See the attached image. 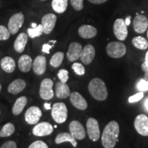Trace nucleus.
<instances>
[{"instance_id":"obj_27","label":"nucleus","mask_w":148,"mask_h":148,"mask_svg":"<svg viewBox=\"0 0 148 148\" xmlns=\"http://www.w3.org/2000/svg\"><path fill=\"white\" fill-rule=\"evenodd\" d=\"M68 6V0H52L51 7L56 13L62 14L64 12Z\"/></svg>"},{"instance_id":"obj_33","label":"nucleus","mask_w":148,"mask_h":148,"mask_svg":"<svg viewBox=\"0 0 148 148\" xmlns=\"http://www.w3.org/2000/svg\"><path fill=\"white\" fill-rule=\"evenodd\" d=\"M10 32L3 25H0V40H6L10 38Z\"/></svg>"},{"instance_id":"obj_2","label":"nucleus","mask_w":148,"mask_h":148,"mask_svg":"<svg viewBox=\"0 0 148 148\" xmlns=\"http://www.w3.org/2000/svg\"><path fill=\"white\" fill-rule=\"evenodd\" d=\"M90 94L94 99L98 101H104L108 97V90L106 84L102 79L95 77L90 80L88 86Z\"/></svg>"},{"instance_id":"obj_40","label":"nucleus","mask_w":148,"mask_h":148,"mask_svg":"<svg viewBox=\"0 0 148 148\" xmlns=\"http://www.w3.org/2000/svg\"><path fill=\"white\" fill-rule=\"evenodd\" d=\"M52 47H53V45H50L49 43L44 44V45H42V51L46 53H49V50H50L51 48Z\"/></svg>"},{"instance_id":"obj_22","label":"nucleus","mask_w":148,"mask_h":148,"mask_svg":"<svg viewBox=\"0 0 148 148\" xmlns=\"http://www.w3.org/2000/svg\"><path fill=\"white\" fill-rule=\"evenodd\" d=\"M18 65L20 71L27 73L30 71L32 65V60L28 55H23L20 57L18 61Z\"/></svg>"},{"instance_id":"obj_34","label":"nucleus","mask_w":148,"mask_h":148,"mask_svg":"<svg viewBox=\"0 0 148 148\" xmlns=\"http://www.w3.org/2000/svg\"><path fill=\"white\" fill-rule=\"evenodd\" d=\"M58 77L60 82L66 83L67 80L69 79V72H68L67 70L64 69L59 70L58 73Z\"/></svg>"},{"instance_id":"obj_46","label":"nucleus","mask_w":148,"mask_h":148,"mask_svg":"<svg viewBox=\"0 0 148 148\" xmlns=\"http://www.w3.org/2000/svg\"><path fill=\"white\" fill-rule=\"evenodd\" d=\"M31 25H32V28H34V27H36V26H37V25H36V23H32V24H31Z\"/></svg>"},{"instance_id":"obj_28","label":"nucleus","mask_w":148,"mask_h":148,"mask_svg":"<svg viewBox=\"0 0 148 148\" xmlns=\"http://www.w3.org/2000/svg\"><path fill=\"white\" fill-rule=\"evenodd\" d=\"M132 45L140 50H145L148 48V41L143 36H135L132 40Z\"/></svg>"},{"instance_id":"obj_44","label":"nucleus","mask_w":148,"mask_h":148,"mask_svg":"<svg viewBox=\"0 0 148 148\" xmlns=\"http://www.w3.org/2000/svg\"><path fill=\"white\" fill-rule=\"evenodd\" d=\"M125 22V24H126L127 25H129L130 24V16H128V17H127L125 18V20H124Z\"/></svg>"},{"instance_id":"obj_15","label":"nucleus","mask_w":148,"mask_h":148,"mask_svg":"<svg viewBox=\"0 0 148 148\" xmlns=\"http://www.w3.org/2000/svg\"><path fill=\"white\" fill-rule=\"evenodd\" d=\"M133 27L138 34H143L148 28V19L143 14H138L133 20Z\"/></svg>"},{"instance_id":"obj_43","label":"nucleus","mask_w":148,"mask_h":148,"mask_svg":"<svg viewBox=\"0 0 148 148\" xmlns=\"http://www.w3.org/2000/svg\"><path fill=\"white\" fill-rule=\"evenodd\" d=\"M144 63L148 66V51L146 52L145 57V62H144Z\"/></svg>"},{"instance_id":"obj_12","label":"nucleus","mask_w":148,"mask_h":148,"mask_svg":"<svg viewBox=\"0 0 148 148\" xmlns=\"http://www.w3.org/2000/svg\"><path fill=\"white\" fill-rule=\"evenodd\" d=\"M53 127L48 122H40L36 123L32 129V133L36 136H45L51 134Z\"/></svg>"},{"instance_id":"obj_47","label":"nucleus","mask_w":148,"mask_h":148,"mask_svg":"<svg viewBox=\"0 0 148 148\" xmlns=\"http://www.w3.org/2000/svg\"><path fill=\"white\" fill-rule=\"evenodd\" d=\"M1 85L0 84V92H1Z\"/></svg>"},{"instance_id":"obj_23","label":"nucleus","mask_w":148,"mask_h":148,"mask_svg":"<svg viewBox=\"0 0 148 148\" xmlns=\"http://www.w3.org/2000/svg\"><path fill=\"white\" fill-rule=\"evenodd\" d=\"M27 38L28 37L25 33L22 32L18 35L14 42V48L16 52L22 53L24 51L27 42Z\"/></svg>"},{"instance_id":"obj_32","label":"nucleus","mask_w":148,"mask_h":148,"mask_svg":"<svg viewBox=\"0 0 148 148\" xmlns=\"http://www.w3.org/2000/svg\"><path fill=\"white\" fill-rule=\"evenodd\" d=\"M71 68L73 70L74 73L76 74V75H79V76H82V75H84L85 68L81 63H79V62H74V63L72 64Z\"/></svg>"},{"instance_id":"obj_37","label":"nucleus","mask_w":148,"mask_h":148,"mask_svg":"<svg viewBox=\"0 0 148 148\" xmlns=\"http://www.w3.org/2000/svg\"><path fill=\"white\" fill-rule=\"evenodd\" d=\"M143 96H144L143 92H141V91L138 92V93L134 94V95L130 96V97L128 98L129 103H134V102H136V101H138L143 97Z\"/></svg>"},{"instance_id":"obj_29","label":"nucleus","mask_w":148,"mask_h":148,"mask_svg":"<svg viewBox=\"0 0 148 148\" xmlns=\"http://www.w3.org/2000/svg\"><path fill=\"white\" fill-rule=\"evenodd\" d=\"M64 54L62 51H58V52L55 53L50 59L49 63L53 67L58 68L61 65L62 61H63Z\"/></svg>"},{"instance_id":"obj_30","label":"nucleus","mask_w":148,"mask_h":148,"mask_svg":"<svg viewBox=\"0 0 148 148\" xmlns=\"http://www.w3.org/2000/svg\"><path fill=\"white\" fill-rule=\"evenodd\" d=\"M15 131V127L11 123H7L3 125L0 131V137H8L13 134Z\"/></svg>"},{"instance_id":"obj_21","label":"nucleus","mask_w":148,"mask_h":148,"mask_svg":"<svg viewBox=\"0 0 148 148\" xmlns=\"http://www.w3.org/2000/svg\"><path fill=\"white\" fill-rule=\"evenodd\" d=\"M71 91L66 83L59 82L56 85V95L59 99H65L69 97Z\"/></svg>"},{"instance_id":"obj_41","label":"nucleus","mask_w":148,"mask_h":148,"mask_svg":"<svg viewBox=\"0 0 148 148\" xmlns=\"http://www.w3.org/2000/svg\"><path fill=\"white\" fill-rule=\"evenodd\" d=\"M88 1L93 4H101V3L106 2L108 0H88Z\"/></svg>"},{"instance_id":"obj_49","label":"nucleus","mask_w":148,"mask_h":148,"mask_svg":"<svg viewBox=\"0 0 148 148\" xmlns=\"http://www.w3.org/2000/svg\"><path fill=\"white\" fill-rule=\"evenodd\" d=\"M41 1H45V0H41Z\"/></svg>"},{"instance_id":"obj_16","label":"nucleus","mask_w":148,"mask_h":148,"mask_svg":"<svg viewBox=\"0 0 148 148\" xmlns=\"http://www.w3.org/2000/svg\"><path fill=\"white\" fill-rule=\"evenodd\" d=\"M70 101L72 105L80 110H84L87 108L88 103L84 97L77 92H73L70 94Z\"/></svg>"},{"instance_id":"obj_10","label":"nucleus","mask_w":148,"mask_h":148,"mask_svg":"<svg viewBox=\"0 0 148 148\" xmlns=\"http://www.w3.org/2000/svg\"><path fill=\"white\" fill-rule=\"evenodd\" d=\"M42 116V111L38 106H31L25 113V120L29 125L38 123Z\"/></svg>"},{"instance_id":"obj_13","label":"nucleus","mask_w":148,"mask_h":148,"mask_svg":"<svg viewBox=\"0 0 148 148\" xmlns=\"http://www.w3.org/2000/svg\"><path fill=\"white\" fill-rule=\"evenodd\" d=\"M56 21L57 17L54 14L49 13L42 16L41 25L43 27V33L45 34H50L54 28Z\"/></svg>"},{"instance_id":"obj_35","label":"nucleus","mask_w":148,"mask_h":148,"mask_svg":"<svg viewBox=\"0 0 148 148\" xmlns=\"http://www.w3.org/2000/svg\"><path fill=\"white\" fill-rule=\"evenodd\" d=\"M70 1L71 5L75 10L80 11L84 8V4H83L84 0H70Z\"/></svg>"},{"instance_id":"obj_14","label":"nucleus","mask_w":148,"mask_h":148,"mask_svg":"<svg viewBox=\"0 0 148 148\" xmlns=\"http://www.w3.org/2000/svg\"><path fill=\"white\" fill-rule=\"evenodd\" d=\"M82 51V46L77 42H73L70 44L66 53V58L70 62H75L80 58Z\"/></svg>"},{"instance_id":"obj_42","label":"nucleus","mask_w":148,"mask_h":148,"mask_svg":"<svg viewBox=\"0 0 148 148\" xmlns=\"http://www.w3.org/2000/svg\"><path fill=\"white\" fill-rule=\"evenodd\" d=\"M44 107H45V108L46 109V110H50V109H51L50 103H44Z\"/></svg>"},{"instance_id":"obj_36","label":"nucleus","mask_w":148,"mask_h":148,"mask_svg":"<svg viewBox=\"0 0 148 148\" xmlns=\"http://www.w3.org/2000/svg\"><path fill=\"white\" fill-rule=\"evenodd\" d=\"M137 88L141 92L147 90H148V81L143 79H140L139 82H138Z\"/></svg>"},{"instance_id":"obj_4","label":"nucleus","mask_w":148,"mask_h":148,"mask_svg":"<svg viewBox=\"0 0 148 148\" xmlns=\"http://www.w3.org/2000/svg\"><path fill=\"white\" fill-rule=\"evenodd\" d=\"M106 53L112 58H119L126 53V47L123 43L118 41H112L107 45Z\"/></svg>"},{"instance_id":"obj_39","label":"nucleus","mask_w":148,"mask_h":148,"mask_svg":"<svg viewBox=\"0 0 148 148\" xmlns=\"http://www.w3.org/2000/svg\"><path fill=\"white\" fill-rule=\"evenodd\" d=\"M0 148H17V145L13 140H8L3 143Z\"/></svg>"},{"instance_id":"obj_48","label":"nucleus","mask_w":148,"mask_h":148,"mask_svg":"<svg viewBox=\"0 0 148 148\" xmlns=\"http://www.w3.org/2000/svg\"><path fill=\"white\" fill-rule=\"evenodd\" d=\"M147 38H148V29H147Z\"/></svg>"},{"instance_id":"obj_20","label":"nucleus","mask_w":148,"mask_h":148,"mask_svg":"<svg viewBox=\"0 0 148 148\" xmlns=\"http://www.w3.org/2000/svg\"><path fill=\"white\" fill-rule=\"evenodd\" d=\"M26 83L22 79H16L8 85V91L11 94L16 95L25 89Z\"/></svg>"},{"instance_id":"obj_31","label":"nucleus","mask_w":148,"mask_h":148,"mask_svg":"<svg viewBox=\"0 0 148 148\" xmlns=\"http://www.w3.org/2000/svg\"><path fill=\"white\" fill-rule=\"evenodd\" d=\"M42 33H43V27H42V25L41 24L38 25L34 28L27 29V34L32 38L41 36Z\"/></svg>"},{"instance_id":"obj_7","label":"nucleus","mask_w":148,"mask_h":148,"mask_svg":"<svg viewBox=\"0 0 148 148\" xmlns=\"http://www.w3.org/2000/svg\"><path fill=\"white\" fill-rule=\"evenodd\" d=\"M127 25L123 18H119L114 22L113 32L114 36L119 40H124L127 37Z\"/></svg>"},{"instance_id":"obj_24","label":"nucleus","mask_w":148,"mask_h":148,"mask_svg":"<svg viewBox=\"0 0 148 148\" xmlns=\"http://www.w3.org/2000/svg\"><path fill=\"white\" fill-rule=\"evenodd\" d=\"M1 67L6 73H12L15 69V61L12 57L5 56L1 60Z\"/></svg>"},{"instance_id":"obj_5","label":"nucleus","mask_w":148,"mask_h":148,"mask_svg":"<svg viewBox=\"0 0 148 148\" xmlns=\"http://www.w3.org/2000/svg\"><path fill=\"white\" fill-rule=\"evenodd\" d=\"M53 82L51 79L45 78L40 83L39 95L44 100H50L53 97L54 92L53 90Z\"/></svg>"},{"instance_id":"obj_6","label":"nucleus","mask_w":148,"mask_h":148,"mask_svg":"<svg viewBox=\"0 0 148 148\" xmlns=\"http://www.w3.org/2000/svg\"><path fill=\"white\" fill-rule=\"evenodd\" d=\"M88 136L92 141H97L100 137V130L97 120L95 118H88L86 121Z\"/></svg>"},{"instance_id":"obj_3","label":"nucleus","mask_w":148,"mask_h":148,"mask_svg":"<svg viewBox=\"0 0 148 148\" xmlns=\"http://www.w3.org/2000/svg\"><path fill=\"white\" fill-rule=\"evenodd\" d=\"M68 111L66 105L62 102H57L51 108V116L58 123H63L67 119Z\"/></svg>"},{"instance_id":"obj_9","label":"nucleus","mask_w":148,"mask_h":148,"mask_svg":"<svg viewBox=\"0 0 148 148\" xmlns=\"http://www.w3.org/2000/svg\"><path fill=\"white\" fill-rule=\"evenodd\" d=\"M134 125L135 130L138 134L143 136H148V116L140 114L136 116Z\"/></svg>"},{"instance_id":"obj_38","label":"nucleus","mask_w":148,"mask_h":148,"mask_svg":"<svg viewBox=\"0 0 148 148\" xmlns=\"http://www.w3.org/2000/svg\"><path fill=\"white\" fill-rule=\"evenodd\" d=\"M28 148H49L47 144L42 140H36L33 142Z\"/></svg>"},{"instance_id":"obj_19","label":"nucleus","mask_w":148,"mask_h":148,"mask_svg":"<svg viewBox=\"0 0 148 148\" xmlns=\"http://www.w3.org/2000/svg\"><path fill=\"white\" fill-rule=\"evenodd\" d=\"M79 36L85 39H90L94 38L97 34V30L95 27L90 25H82L79 27L78 31Z\"/></svg>"},{"instance_id":"obj_1","label":"nucleus","mask_w":148,"mask_h":148,"mask_svg":"<svg viewBox=\"0 0 148 148\" xmlns=\"http://www.w3.org/2000/svg\"><path fill=\"white\" fill-rule=\"evenodd\" d=\"M119 125L115 121H111L106 125L101 135V143L104 148L115 147L119 135Z\"/></svg>"},{"instance_id":"obj_45","label":"nucleus","mask_w":148,"mask_h":148,"mask_svg":"<svg viewBox=\"0 0 148 148\" xmlns=\"http://www.w3.org/2000/svg\"><path fill=\"white\" fill-rule=\"evenodd\" d=\"M145 108L148 110V98L146 99L145 101Z\"/></svg>"},{"instance_id":"obj_8","label":"nucleus","mask_w":148,"mask_h":148,"mask_svg":"<svg viewBox=\"0 0 148 148\" xmlns=\"http://www.w3.org/2000/svg\"><path fill=\"white\" fill-rule=\"evenodd\" d=\"M24 15L22 12H18L11 16L9 19L8 29L11 34H15L23 25Z\"/></svg>"},{"instance_id":"obj_17","label":"nucleus","mask_w":148,"mask_h":148,"mask_svg":"<svg viewBox=\"0 0 148 148\" xmlns=\"http://www.w3.org/2000/svg\"><path fill=\"white\" fill-rule=\"evenodd\" d=\"M95 56V49L93 46L90 44L85 45L82 49L80 55V60L83 64L88 65L90 64L93 60Z\"/></svg>"},{"instance_id":"obj_26","label":"nucleus","mask_w":148,"mask_h":148,"mask_svg":"<svg viewBox=\"0 0 148 148\" xmlns=\"http://www.w3.org/2000/svg\"><path fill=\"white\" fill-rule=\"evenodd\" d=\"M55 142L56 144H60L64 143V142H69L74 147H76L77 144L76 139L70 133L67 132H62L58 134L56 137Z\"/></svg>"},{"instance_id":"obj_25","label":"nucleus","mask_w":148,"mask_h":148,"mask_svg":"<svg viewBox=\"0 0 148 148\" xmlns=\"http://www.w3.org/2000/svg\"><path fill=\"white\" fill-rule=\"evenodd\" d=\"M27 102V99L25 96H21L18 97L14 102L12 106V112L14 115H18L23 112L24 108L26 106Z\"/></svg>"},{"instance_id":"obj_18","label":"nucleus","mask_w":148,"mask_h":148,"mask_svg":"<svg viewBox=\"0 0 148 148\" xmlns=\"http://www.w3.org/2000/svg\"><path fill=\"white\" fill-rule=\"evenodd\" d=\"M33 71L36 75H41L45 73L47 69V60L43 56H38L33 61Z\"/></svg>"},{"instance_id":"obj_11","label":"nucleus","mask_w":148,"mask_h":148,"mask_svg":"<svg viewBox=\"0 0 148 148\" xmlns=\"http://www.w3.org/2000/svg\"><path fill=\"white\" fill-rule=\"evenodd\" d=\"M70 134L76 140H83L86 137L84 127L78 121H72L69 125Z\"/></svg>"}]
</instances>
